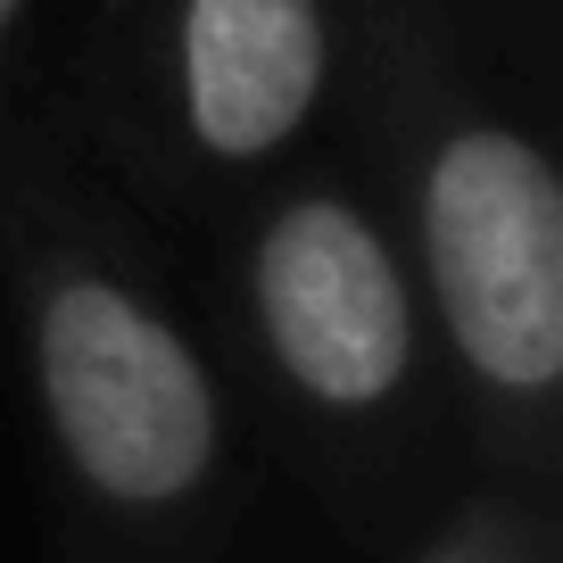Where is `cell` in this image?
<instances>
[{
  "mask_svg": "<svg viewBox=\"0 0 563 563\" xmlns=\"http://www.w3.org/2000/svg\"><path fill=\"white\" fill-rule=\"evenodd\" d=\"M183 84L216 150H274L323 84L316 0H183Z\"/></svg>",
  "mask_w": 563,
  "mask_h": 563,
  "instance_id": "277c9868",
  "label": "cell"
},
{
  "mask_svg": "<svg viewBox=\"0 0 563 563\" xmlns=\"http://www.w3.org/2000/svg\"><path fill=\"white\" fill-rule=\"evenodd\" d=\"M9 18H18V0H0V25H9Z\"/></svg>",
  "mask_w": 563,
  "mask_h": 563,
  "instance_id": "5b68a950",
  "label": "cell"
},
{
  "mask_svg": "<svg viewBox=\"0 0 563 563\" xmlns=\"http://www.w3.org/2000/svg\"><path fill=\"white\" fill-rule=\"evenodd\" d=\"M431 274L464 356L497 382H547L563 365V199L514 133H464L440 150L431 191Z\"/></svg>",
  "mask_w": 563,
  "mask_h": 563,
  "instance_id": "6da1fadb",
  "label": "cell"
},
{
  "mask_svg": "<svg viewBox=\"0 0 563 563\" xmlns=\"http://www.w3.org/2000/svg\"><path fill=\"white\" fill-rule=\"evenodd\" d=\"M257 299H265V332H274L282 365L316 398L365 406L398 382L406 290L389 274L382 241L349 208L316 199V208L282 216L274 241H265V265H257Z\"/></svg>",
  "mask_w": 563,
  "mask_h": 563,
  "instance_id": "3957f363",
  "label": "cell"
},
{
  "mask_svg": "<svg viewBox=\"0 0 563 563\" xmlns=\"http://www.w3.org/2000/svg\"><path fill=\"white\" fill-rule=\"evenodd\" d=\"M42 382L75 464L108 497H175L216 448L208 382L183 340L100 282L58 290L42 323Z\"/></svg>",
  "mask_w": 563,
  "mask_h": 563,
  "instance_id": "7a4b0ae2",
  "label": "cell"
}]
</instances>
